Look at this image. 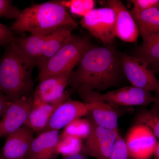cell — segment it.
I'll return each mask as SVG.
<instances>
[{"label": "cell", "instance_id": "37", "mask_svg": "<svg viewBox=\"0 0 159 159\" xmlns=\"http://www.w3.org/2000/svg\"></svg>", "mask_w": 159, "mask_h": 159}, {"label": "cell", "instance_id": "27", "mask_svg": "<svg viewBox=\"0 0 159 159\" xmlns=\"http://www.w3.org/2000/svg\"><path fill=\"white\" fill-rule=\"evenodd\" d=\"M21 11L9 0H0V17L15 19L19 16Z\"/></svg>", "mask_w": 159, "mask_h": 159}, {"label": "cell", "instance_id": "12", "mask_svg": "<svg viewBox=\"0 0 159 159\" xmlns=\"http://www.w3.org/2000/svg\"><path fill=\"white\" fill-rule=\"evenodd\" d=\"M102 96L106 101L116 106H146L154 100L151 92L132 85L108 91Z\"/></svg>", "mask_w": 159, "mask_h": 159}, {"label": "cell", "instance_id": "15", "mask_svg": "<svg viewBox=\"0 0 159 159\" xmlns=\"http://www.w3.org/2000/svg\"><path fill=\"white\" fill-rule=\"evenodd\" d=\"M2 153V159H25L34 139V131L24 125L7 136Z\"/></svg>", "mask_w": 159, "mask_h": 159}, {"label": "cell", "instance_id": "34", "mask_svg": "<svg viewBox=\"0 0 159 159\" xmlns=\"http://www.w3.org/2000/svg\"><path fill=\"white\" fill-rule=\"evenodd\" d=\"M150 66L152 69L154 71L155 73H159V62L151 65Z\"/></svg>", "mask_w": 159, "mask_h": 159}, {"label": "cell", "instance_id": "20", "mask_svg": "<svg viewBox=\"0 0 159 159\" xmlns=\"http://www.w3.org/2000/svg\"><path fill=\"white\" fill-rule=\"evenodd\" d=\"M141 45L134 51V56L149 66L159 62V32L142 36Z\"/></svg>", "mask_w": 159, "mask_h": 159}, {"label": "cell", "instance_id": "7", "mask_svg": "<svg viewBox=\"0 0 159 159\" xmlns=\"http://www.w3.org/2000/svg\"><path fill=\"white\" fill-rule=\"evenodd\" d=\"M122 70L132 86L155 93L159 89V80L154 71L144 61L127 54L120 55Z\"/></svg>", "mask_w": 159, "mask_h": 159}, {"label": "cell", "instance_id": "4", "mask_svg": "<svg viewBox=\"0 0 159 159\" xmlns=\"http://www.w3.org/2000/svg\"><path fill=\"white\" fill-rule=\"evenodd\" d=\"M92 46L87 38L72 34L39 72V81L51 76L71 73Z\"/></svg>", "mask_w": 159, "mask_h": 159}, {"label": "cell", "instance_id": "25", "mask_svg": "<svg viewBox=\"0 0 159 159\" xmlns=\"http://www.w3.org/2000/svg\"><path fill=\"white\" fill-rule=\"evenodd\" d=\"M59 3L67 9H70L72 14L83 17L94 9L95 2L93 0H63Z\"/></svg>", "mask_w": 159, "mask_h": 159}, {"label": "cell", "instance_id": "33", "mask_svg": "<svg viewBox=\"0 0 159 159\" xmlns=\"http://www.w3.org/2000/svg\"><path fill=\"white\" fill-rule=\"evenodd\" d=\"M153 156L154 159H159V142H158L156 146Z\"/></svg>", "mask_w": 159, "mask_h": 159}, {"label": "cell", "instance_id": "2", "mask_svg": "<svg viewBox=\"0 0 159 159\" xmlns=\"http://www.w3.org/2000/svg\"><path fill=\"white\" fill-rule=\"evenodd\" d=\"M77 24L68 10L59 1L35 4L21 11L12 24L13 32L50 35L66 28H75Z\"/></svg>", "mask_w": 159, "mask_h": 159}, {"label": "cell", "instance_id": "9", "mask_svg": "<svg viewBox=\"0 0 159 159\" xmlns=\"http://www.w3.org/2000/svg\"><path fill=\"white\" fill-rule=\"evenodd\" d=\"M33 96H23L9 101L0 120L2 137L7 136L25 125L33 105Z\"/></svg>", "mask_w": 159, "mask_h": 159}, {"label": "cell", "instance_id": "1", "mask_svg": "<svg viewBox=\"0 0 159 159\" xmlns=\"http://www.w3.org/2000/svg\"><path fill=\"white\" fill-rule=\"evenodd\" d=\"M125 77L120 54L109 45L93 47L85 52L72 71L68 85L72 91L100 92L120 86Z\"/></svg>", "mask_w": 159, "mask_h": 159}, {"label": "cell", "instance_id": "19", "mask_svg": "<svg viewBox=\"0 0 159 159\" xmlns=\"http://www.w3.org/2000/svg\"><path fill=\"white\" fill-rule=\"evenodd\" d=\"M74 28L61 29L49 35L41 56L36 63L39 72L45 65L49 59L61 48L72 35Z\"/></svg>", "mask_w": 159, "mask_h": 159}, {"label": "cell", "instance_id": "21", "mask_svg": "<svg viewBox=\"0 0 159 159\" xmlns=\"http://www.w3.org/2000/svg\"><path fill=\"white\" fill-rule=\"evenodd\" d=\"M130 12L141 36L159 32V4L145 11Z\"/></svg>", "mask_w": 159, "mask_h": 159}, {"label": "cell", "instance_id": "14", "mask_svg": "<svg viewBox=\"0 0 159 159\" xmlns=\"http://www.w3.org/2000/svg\"><path fill=\"white\" fill-rule=\"evenodd\" d=\"M108 7L116 14V36L123 41L136 42L140 34L138 26L130 12L119 0L108 1Z\"/></svg>", "mask_w": 159, "mask_h": 159}, {"label": "cell", "instance_id": "35", "mask_svg": "<svg viewBox=\"0 0 159 159\" xmlns=\"http://www.w3.org/2000/svg\"><path fill=\"white\" fill-rule=\"evenodd\" d=\"M2 137V134H1V131H0V138Z\"/></svg>", "mask_w": 159, "mask_h": 159}, {"label": "cell", "instance_id": "26", "mask_svg": "<svg viewBox=\"0 0 159 159\" xmlns=\"http://www.w3.org/2000/svg\"><path fill=\"white\" fill-rule=\"evenodd\" d=\"M129 153L125 139L120 134L112 150L109 159H129Z\"/></svg>", "mask_w": 159, "mask_h": 159}, {"label": "cell", "instance_id": "32", "mask_svg": "<svg viewBox=\"0 0 159 159\" xmlns=\"http://www.w3.org/2000/svg\"><path fill=\"white\" fill-rule=\"evenodd\" d=\"M156 95L154 96V100L153 102L152 109L156 111L159 113V89L155 93Z\"/></svg>", "mask_w": 159, "mask_h": 159}, {"label": "cell", "instance_id": "17", "mask_svg": "<svg viewBox=\"0 0 159 159\" xmlns=\"http://www.w3.org/2000/svg\"><path fill=\"white\" fill-rule=\"evenodd\" d=\"M66 100L54 103L33 102V107L24 125L34 132H42L48 124L54 111Z\"/></svg>", "mask_w": 159, "mask_h": 159}, {"label": "cell", "instance_id": "36", "mask_svg": "<svg viewBox=\"0 0 159 159\" xmlns=\"http://www.w3.org/2000/svg\"><path fill=\"white\" fill-rule=\"evenodd\" d=\"M0 159H2V157H1V155H0Z\"/></svg>", "mask_w": 159, "mask_h": 159}, {"label": "cell", "instance_id": "10", "mask_svg": "<svg viewBox=\"0 0 159 159\" xmlns=\"http://www.w3.org/2000/svg\"><path fill=\"white\" fill-rule=\"evenodd\" d=\"M125 141L132 159H150L158 142L156 137L147 126L138 123L131 127Z\"/></svg>", "mask_w": 159, "mask_h": 159}, {"label": "cell", "instance_id": "3", "mask_svg": "<svg viewBox=\"0 0 159 159\" xmlns=\"http://www.w3.org/2000/svg\"><path fill=\"white\" fill-rule=\"evenodd\" d=\"M36 66L13 44L8 45L0 62V92L13 101L29 95L33 88L32 73Z\"/></svg>", "mask_w": 159, "mask_h": 159}, {"label": "cell", "instance_id": "6", "mask_svg": "<svg viewBox=\"0 0 159 159\" xmlns=\"http://www.w3.org/2000/svg\"><path fill=\"white\" fill-rule=\"evenodd\" d=\"M80 23L93 36L106 44H111L116 37V14L110 7L92 9L82 17Z\"/></svg>", "mask_w": 159, "mask_h": 159}, {"label": "cell", "instance_id": "18", "mask_svg": "<svg viewBox=\"0 0 159 159\" xmlns=\"http://www.w3.org/2000/svg\"><path fill=\"white\" fill-rule=\"evenodd\" d=\"M49 36L31 34L29 37H15L11 43L36 65L42 54Z\"/></svg>", "mask_w": 159, "mask_h": 159}, {"label": "cell", "instance_id": "28", "mask_svg": "<svg viewBox=\"0 0 159 159\" xmlns=\"http://www.w3.org/2000/svg\"><path fill=\"white\" fill-rule=\"evenodd\" d=\"M133 5L131 11L140 12L150 9L159 4V0H131Z\"/></svg>", "mask_w": 159, "mask_h": 159}, {"label": "cell", "instance_id": "29", "mask_svg": "<svg viewBox=\"0 0 159 159\" xmlns=\"http://www.w3.org/2000/svg\"><path fill=\"white\" fill-rule=\"evenodd\" d=\"M14 38L11 29L0 23V45H8Z\"/></svg>", "mask_w": 159, "mask_h": 159}, {"label": "cell", "instance_id": "16", "mask_svg": "<svg viewBox=\"0 0 159 159\" xmlns=\"http://www.w3.org/2000/svg\"><path fill=\"white\" fill-rule=\"evenodd\" d=\"M60 134L59 131L43 132L34 138L26 159H55L58 155L56 148Z\"/></svg>", "mask_w": 159, "mask_h": 159}, {"label": "cell", "instance_id": "11", "mask_svg": "<svg viewBox=\"0 0 159 159\" xmlns=\"http://www.w3.org/2000/svg\"><path fill=\"white\" fill-rule=\"evenodd\" d=\"M71 73L51 76L39 81L33 94L34 102L54 103L68 99L73 91L65 90Z\"/></svg>", "mask_w": 159, "mask_h": 159}, {"label": "cell", "instance_id": "22", "mask_svg": "<svg viewBox=\"0 0 159 159\" xmlns=\"http://www.w3.org/2000/svg\"><path fill=\"white\" fill-rule=\"evenodd\" d=\"M92 130V124L89 119L78 118L72 121L64 128L61 136H70L85 140L88 137Z\"/></svg>", "mask_w": 159, "mask_h": 159}, {"label": "cell", "instance_id": "23", "mask_svg": "<svg viewBox=\"0 0 159 159\" xmlns=\"http://www.w3.org/2000/svg\"><path fill=\"white\" fill-rule=\"evenodd\" d=\"M83 145L82 139L70 136H60L56 150L63 157L69 156L81 152Z\"/></svg>", "mask_w": 159, "mask_h": 159}, {"label": "cell", "instance_id": "31", "mask_svg": "<svg viewBox=\"0 0 159 159\" xmlns=\"http://www.w3.org/2000/svg\"><path fill=\"white\" fill-rule=\"evenodd\" d=\"M61 159H88L87 156L82 153V152H80L69 156L63 157Z\"/></svg>", "mask_w": 159, "mask_h": 159}, {"label": "cell", "instance_id": "30", "mask_svg": "<svg viewBox=\"0 0 159 159\" xmlns=\"http://www.w3.org/2000/svg\"><path fill=\"white\" fill-rule=\"evenodd\" d=\"M9 101L7 97L0 92V118L2 116Z\"/></svg>", "mask_w": 159, "mask_h": 159}, {"label": "cell", "instance_id": "24", "mask_svg": "<svg viewBox=\"0 0 159 159\" xmlns=\"http://www.w3.org/2000/svg\"><path fill=\"white\" fill-rule=\"evenodd\" d=\"M135 123L147 126L159 139V113L157 112L152 109L141 111L135 117Z\"/></svg>", "mask_w": 159, "mask_h": 159}, {"label": "cell", "instance_id": "13", "mask_svg": "<svg viewBox=\"0 0 159 159\" xmlns=\"http://www.w3.org/2000/svg\"><path fill=\"white\" fill-rule=\"evenodd\" d=\"M88 114L89 110L85 103L69 98L55 110L48 124L42 132L49 130L59 131L75 119L86 116Z\"/></svg>", "mask_w": 159, "mask_h": 159}, {"label": "cell", "instance_id": "8", "mask_svg": "<svg viewBox=\"0 0 159 159\" xmlns=\"http://www.w3.org/2000/svg\"><path fill=\"white\" fill-rule=\"evenodd\" d=\"M92 124V130L84 140L81 152L86 156L96 159H109L119 130L104 128L95 124L88 115Z\"/></svg>", "mask_w": 159, "mask_h": 159}, {"label": "cell", "instance_id": "5", "mask_svg": "<svg viewBox=\"0 0 159 159\" xmlns=\"http://www.w3.org/2000/svg\"><path fill=\"white\" fill-rule=\"evenodd\" d=\"M78 93L88 109V116L95 124L109 129L119 130L120 114L118 106L106 101L99 92L84 90Z\"/></svg>", "mask_w": 159, "mask_h": 159}]
</instances>
